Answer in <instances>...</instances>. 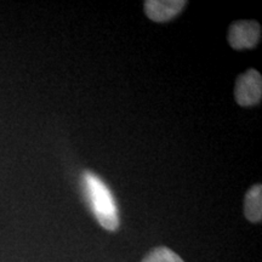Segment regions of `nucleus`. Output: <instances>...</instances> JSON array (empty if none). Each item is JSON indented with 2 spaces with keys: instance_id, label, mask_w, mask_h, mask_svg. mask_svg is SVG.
<instances>
[{
  "instance_id": "3",
  "label": "nucleus",
  "mask_w": 262,
  "mask_h": 262,
  "mask_svg": "<svg viewBox=\"0 0 262 262\" xmlns=\"http://www.w3.org/2000/svg\"><path fill=\"white\" fill-rule=\"evenodd\" d=\"M261 38V27L256 21H237L228 29L227 40L234 50L256 47Z\"/></svg>"
},
{
  "instance_id": "2",
  "label": "nucleus",
  "mask_w": 262,
  "mask_h": 262,
  "mask_svg": "<svg viewBox=\"0 0 262 262\" xmlns=\"http://www.w3.org/2000/svg\"><path fill=\"white\" fill-rule=\"evenodd\" d=\"M262 97V77L257 71L249 70L239 75L234 86V98L239 106H255Z\"/></svg>"
},
{
  "instance_id": "5",
  "label": "nucleus",
  "mask_w": 262,
  "mask_h": 262,
  "mask_svg": "<svg viewBox=\"0 0 262 262\" xmlns=\"http://www.w3.org/2000/svg\"><path fill=\"white\" fill-rule=\"evenodd\" d=\"M244 215L250 222L258 224L262 220V186L254 185L248 189L244 198Z\"/></svg>"
},
{
  "instance_id": "1",
  "label": "nucleus",
  "mask_w": 262,
  "mask_h": 262,
  "mask_svg": "<svg viewBox=\"0 0 262 262\" xmlns=\"http://www.w3.org/2000/svg\"><path fill=\"white\" fill-rule=\"evenodd\" d=\"M81 179L98 224L107 231H116L119 227V215L111 189L102 180L90 171H85Z\"/></svg>"
},
{
  "instance_id": "4",
  "label": "nucleus",
  "mask_w": 262,
  "mask_h": 262,
  "mask_svg": "<svg viewBox=\"0 0 262 262\" xmlns=\"http://www.w3.org/2000/svg\"><path fill=\"white\" fill-rule=\"evenodd\" d=\"M186 5L185 0H147L143 8L147 17L162 24L176 17Z\"/></svg>"
},
{
  "instance_id": "6",
  "label": "nucleus",
  "mask_w": 262,
  "mask_h": 262,
  "mask_svg": "<svg viewBox=\"0 0 262 262\" xmlns=\"http://www.w3.org/2000/svg\"><path fill=\"white\" fill-rule=\"evenodd\" d=\"M142 262H185L178 254L169 248L159 247L152 250Z\"/></svg>"
}]
</instances>
